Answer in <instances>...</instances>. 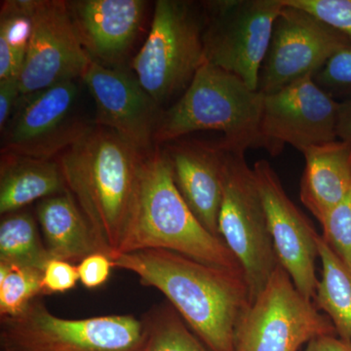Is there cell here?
<instances>
[{
	"mask_svg": "<svg viewBox=\"0 0 351 351\" xmlns=\"http://www.w3.org/2000/svg\"><path fill=\"white\" fill-rule=\"evenodd\" d=\"M77 281L80 276L75 263L52 258L43 272V295L63 294L75 288Z\"/></svg>",
	"mask_w": 351,
	"mask_h": 351,
	"instance_id": "29",
	"label": "cell"
},
{
	"mask_svg": "<svg viewBox=\"0 0 351 351\" xmlns=\"http://www.w3.org/2000/svg\"><path fill=\"white\" fill-rule=\"evenodd\" d=\"M75 82L29 95L7 129L2 152L52 159L80 140L90 126L75 117Z\"/></svg>",
	"mask_w": 351,
	"mask_h": 351,
	"instance_id": "14",
	"label": "cell"
},
{
	"mask_svg": "<svg viewBox=\"0 0 351 351\" xmlns=\"http://www.w3.org/2000/svg\"><path fill=\"white\" fill-rule=\"evenodd\" d=\"M36 217L51 258L80 263L88 256L105 253L69 191L38 201Z\"/></svg>",
	"mask_w": 351,
	"mask_h": 351,
	"instance_id": "19",
	"label": "cell"
},
{
	"mask_svg": "<svg viewBox=\"0 0 351 351\" xmlns=\"http://www.w3.org/2000/svg\"><path fill=\"white\" fill-rule=\"evenodd\" d=\"M253 171L279 265L295 288L313 301L319 281L316 274L319 233L290 199L269 161H257Z\"/></svg>",
	"mask_w": 351,
	"mask_h": 351,
	"instance_id": "13",
	"label": "cell"
},
{
	"mask_svg": "<svg viewBox=\"0 0 351 351\" xmlns=\"http://www.w3.org/2000/svg\"><path fill=\"white\" fill-rule=\"evenodd\" d=\"M323 336H338L332 321L279 265L240 321L234 351H298Z\"/></svg>",
	"mask_w": 351,
	"mask_h": 351,
	"instance_id": "8",
	"label": "cell"
},
{
	"mask_svg": "<svg viewBox=\"0 0 351 351\" xmlns=\"http://www.w3.org/2000/svg\"><path fill=\"white\" fill-rule=\"evenodd\" d=\"M283 5L258 75V91L263 95L313 76L338 51L351 45L350 39L311 14Z\"/></svg>",
	"mask_w": 351,
	"mask_h": 351,
	"instance_id": "10",
	"label": "cell"
},
{
	"mask_svg": "<svg viewBox=\"0 0 351 351\" xmlns=\"http://www.w3.org/2000/svg\"><path fill=\"white\" fill-rule=\"evenodd\" d=\"M219 234L241 265L252 304L279 262L255 175L244 152L226 149Z\"/></svg>",
	"mask_w": 351,
	"mask_h": 351,
	"instance_id": "7",
	"label": "cell"
},
{
	"mask_svg": "<svg viewBox=\"0 0 351 351\" xmlns=\"http://www.w3.org/2000/svg\"><path fill=\"white\" fill-rule=\"evenodd\" d=\"M113 269L156 288L210 351H234L235 334L251 306L244 274L161 249L119 254Z\"/></svg>",
	"mask_w": 351,
	"mask_h": 351,
	"instance_id": "1",
	"label": "cell"
},
{
	"mask_svg": "<svg viewBox=\"0 0 351 351\" xmlns=\"http://www.w3.org/2000/svg\"><path fill=\"white\" fill-rule=\"evenodd\" d=\"M145 2L143 0H77L69 13L89 56L99 63L121 61L135 40Z\"/></svg>",
	"mask_w": 351,
	"mask_h": 351,
	"instance_id": "17",
	"label": "cell"
},
{
	"mask_svg": "<svg viewBox=\"0 0 351 351\" xmlns=\"http://www.w3.org/2000/svg\"><path fill=\"white\" fill-rule=\"evenodd\" d=\"M341 103L321 89L313 75L276 93L263 95L261 134L272 156L288 144L301 152L338 138Z\"/></svg>",
	"mask_w": 351,
	"mask_h": 351,
	"instance_id": "11",
	"label": "cell"
},
{
	"mask_svg": "<svg viewBox=\"0 0 351 351\" xmlns=\"http://www.w3.org/2000/svg\"><path fill=\"white\" fill-rule=\"evenodd\" d=\"M283 3L311 14L351 43V0H283Z\"/></svg>",
	"mask_w": 351,
	"mask_h": 351,
	"instance_id": "28",
	"label": "cell"
},
{
	"mask_svg": "<svg viewBox=\"0 0 351 351\" xmlns=\"http://www.w3.org/2000/svg\"><path fill=\"white\" fill-rule=\"evenodd\" d=\"M36 217L27 210L4 215L0 221V263L43 272L50 257Z\"/></svg>",
	"mask_w": 351,
	"mask_h": 351,
	"instance_id": "22",
	"label": "cell"
},
{
	"mask_svg": "<svg viewBox=\"0 0 351 351\" xmlns=\"http://www.w3.org/2000/svg\"><path fill=\"white\" fill-rule=\"evenodd\" d=\"M306 159L300 198L322 223L351 189V144L335 141L302 152Z\"/></svg>",
	"mask_w": 351,
	"mask_h": 351,
	"instance_id": "18",
	"label": "cell"
},
{
	"mask_svg": "<svg viewBox=\"0 0 351 351\" xmlns=\"http://www.w3.org/2000/svg\"><path fill=\"white\" fill-rule=\"evenodd\" d=\"M164 151L169 157L176 186L189 209L208 232L219 237L225 145L221 140L212 144L179 138Z\"/></svg>",
	"mask_w": 351,
	"mask_h": 351,
	"instance_id": "16",
	"label": "cell"
},
{
	"mask_svg": "<svg viewBox=\"0 0 351 351\" xmlns=\"http://www.w3.org/2000/svg\"><path fill=\"white\" fill-rule=\"evenodd\" d=\"M2 351H14V350H7V348H2Z\"/></svg>",
	"mask_w": 351,
	"mask_h": 351,
	"instance_id": "34",
	"label": "cell"
},
{
	"mask_svg": "<svg viewBox=\"0 0 351 351\" xmlns=\"http://www.w3.org/2000/svg\"><path fill=\"white\" fill-rule=\"evenodd\" d=\"M338 138L351 144V101L341 103L339 113Z\"/></svg>",
	"mask_w": 351,
	"mask_h": 351,
	"instance_id": "33",
	"label": "cell"
},
{
	"mask_svg": "<svg viewBox=\"0 0 351 351\" xmlns=\"http://www.w3.org/2000/svg\"><path fill=\"white\" fill-rule=\"evenodd\" d=\"M317 243L322 270L313 302L332 321L339 338L351 343V269L321 234Z\"/></svg>",
	"mask_w": 351,
	"mask_h": 351,
	"instance_id": "21",
	"label": "cell"
},
{
	"mask_svg": "<svg viewBox=\"0 0 351 351\" xmlns=\"http://www.w3.org/2000/svg\"><path fill=\"white\" fill-rule=\"evenodd\" d=\"M204 12L193 2L158 0L151 31L132 62L135 77L159 106L181 97L205 63Z\"/></svg>",
	"mask_w": 351,
	"mask_h": 351,
	"instance_id": "5",
	"label": "cell"
},
{
	"mask_svg": "<svg viewBox=\"0 0 351 351\" xmlns=\"http://www.w3.org/2000/svg\"><path fill=\"white\" fill-rule=\"evenodd\" d=\"M32 4V0H9L1 4L0 43L12 53L19 75L31 40Z\"/></svg>",
	"mask_w": 351,
	"mask_h": 351,
	"instance_id": "25",
	"label": "cell"
},
{
	"mask_svg": "<svg viewBox=\"0 0 351 351\" xmlns=\"http://www.w3.org/2000/svg\"><path fill=\"white\" fill-rule=\"evenodd\" d=\"M320 225L325 243L351 269V189Z\"/></svg>",
	"mask_w": 351,
	"mask_h": 351,
	"instance_id": "26",
	"label": "cell"
},
{
	"mask_svg": "<svg viewBox=\"0 0 351 351\" xmlns=\"http://www.w3.org/2000/svg\"><path fill=\"white\" fill-rule=\"evenodd\" d=\"M263 103V95L239 76L205 63L186 92L163 110L154 142L169 144L195 132L218 131L226 149H267L261 134Z\"/></svg>",
	"mask_w": 351,
	"mask_h": 351,
	"instance_id": "4",
	"label": "cell"
},
{
	"mask_svg": "<svg viewBox=\"0 0 351 351\" xmlns=\"http://www.w3.org/2000/svg\"><path fill=\"white\" fill-rule=\"evenodd\" d=\"M82 80L93 97L97 126L112 131L143 154L152 151L163 112L137 78L93 60Z\"/></svg>",
	"mask_w": 351,
	"mask_h": 351,
	"instance_id": "15",
	"label": "cell"
},
{
	"mask_svg": "<svg viewBox=\"0 0 351 351\" xmlns=\"http://www.w3.org/2000/svg\"><path fill=\"white\" fill-rule=\"evenodd\" d=\"M145 336L144 317L66 319L38 298L18 315L0 318L2 348L14 351H143Z\"/></svg>",
	"mask_w": 351,
	"mask_h": 351,
	"instance_id": "6",
	"label": "cell"
},
{
	"mask_svg": "<svg viewBox=\"0 0 351 351\" xmlns=\"http://www.w3.org/2000/svg\"><path fill=\"white\" fill-rule=\"evenodd\" d=\"M68 191L59 162L2 152L0 162V214L14 213L51 196Z\"/></svg>",
	"mask_w": 351,
	"mask_h": 351,
	"instance_id": "20",
	"label": "cell"
},
{
	"mask_svg": "<svg viewBox=\"0 0 351 351\" xmlns=\"http://www.w3.org/2000/svg\"><path fill=\"white\" fill-rule=\"evenodd\" d=\"M149 249L243 274L223 239L208 232L189 209L176 186L169 157L159 149L143 156L135 204L117 255Z\"/></svg>",
	"mask_w": 351,
	"mask_h": 351,
	"instance_id": "3",
	"label": "cell"
},
{
	"mask_svg": "<svg viewBox=\"0 0 351 351\" xmlns=\"http://www.w3.org/2000/svg\"><path fill=\"white\" fill-rule=\"evenodd\" d=\"M31 12V40L19 75L22 96L82 80L93 59L78 38L68 2L32 0Z\"/></svg>",
	"mask_w": 351,
	"mask_h": 351,
	"instance_id": "12",
	"label": "cell"
},
{
	"mask_svg": "<svg viewBox=\"0 0 351 351\" xmlns=\"http://www.w3.org/2000/svg\"><path fill=\"white\" fill-rule=\"evenodd\" d=\"M143 156L100 126H90L59 156L66 189L110 258L119 254L130 221Z\"/></svg>",
	"mask_w": 351,
	"mask_h": 351,
	"instance_id": "2",
	"label": "cell"
},
{
	"mask_svg": "<svg viewBox=\"0 0 351 351\" xmlns=\"http://www.w3.org/2000/svg\"><path fill=\"white\" fill-rule=\"evenodd\" d=\"M282 0H213L202 3L206 63L258 90V75Z\"/></svg>",
	"mask_w": 351,
	"mask_h": 351,
	"instance_id": "9",
	"label": "cell"
},
{
	"mask_svg": "<svg viewBox=\"0 0 351 351\" xmlns=\"http://www.w3.org/2000/svg\"><path fill=\"white\" fill-rule=\"evenodd\" d=\"M338 336H323L307 343L304 351H351L350 341L337 338Z\"/></svg>",
	"mask_w": 351,
	"mask_h": 351,
	"instance_id": "32",
	"label": "cell"
},
{
	"mask_svg": "<svg viewBox=\"0 0 351 351\" xmlns=\"http://www.w3.org/2000/svg\"><path fill=\"white\" fill-rule=\"evenodd\" d=\"M21 94L19 77L0 80V129L5 130L7 122L12 112L14 106L19 101Z\"/></svg>",
	"mask_w": 351,
	"mask_h": 351,
	"instance_id": "31",
	"label": "cell"
},
{
	"mask_svg": "<svg viewBox=\"0 0 351 351\" xmlns=\"http://www.w3.org/2000/svg\"><path fill=\"white\" fill-rule=\"evenodd\" d=\"M313 80L339 103L351 101V45L330 58Z\"/></svg>",
	"mask_w": 351,
	"mask_h": 351,
	"instance_id": "27",
	"label": "cell"
},
{
	"mask_svg": "<svg viewBox=\"0 0 351 351\" xmlns=\"http://www.w3.org/2000/svg\"><path fill=\"white\" fill-rule=\"evenodd\" d=\"M41 280L39 270L0 263V318L18 315L43 295Z\"/></svg>",
	"mask_w": 351,
	"mask_h": 351,
	"instance_id": "24",
	"label": "cell"
},
{
	"mask_svg": "<svg viewBox=\"0 0 351 351\" xmlns=\"http://www.w3.org/2000/svg\"><path fill=\"white\" fill-rule=\"evenodd\" d=\"M76 267L80 282L90 290L101 287L107 282L113 269L112 258L105 253L88 256Z\"/></svg>",
	"mask_w": 351,
	"mask_h": 351,
	"instance_id": "30",
	"label": "cell"
},
{
	"mask_svg": "<svg viewBox=\"0 0 351 351\" xmlns=\"http://www.w3.org/2000/svg\"><path fill=\"white\" fill-rule=\"evenodd\" d=\"M144 319L143 351H210L168 302L152 307Z\"/></svg>",
	"mask_w": 351,
	"mask_h": 351,
	"instance_id": "23",
	"label": "cell"
}]
</instances>
